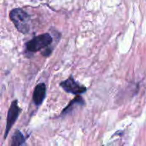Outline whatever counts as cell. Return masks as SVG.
Listing matches in <instances>:
<instances>
[{
	"mask_svg": "<svg viewBox=\"0 0 146 146\" xmlns=\"http://www.w3.org/2000/svg\"><path fill=\"white\" fill-rule=\"evenodd\" d=\"M10 19L17 29L22 34H27L29 31L30 16L21 9H14L10 11Z\"/></svg>",
	"mask_w": 146,
	"mask_h": 146,
	"instance_id": "obj_1",
	"label": "cell"
},
{
	"mask_svg": "<svg viewBox=\"0 0 146 146\" xmlns=\"http://www.w3.org/2000/svg\"><path fill=\"white\" fill-rule=\"evenodd\" d=\"M46 87L44 83L38 84L34 88L33 93V101L36 106H40L46 97Z\"/></svg>",
	"mask_w": 146,
	"mask_h": 146,
	"instance_id": "obj_5",
	"label": "cell"
},
{
	"mask_svg": "<svg viewBox=\"0 0 146 146\" xmlns=\"http://www.w3.org/2000/svg\"><path fill=\"white\" fill-rule=\"evenodd\" d=\"M24 142H25V138L23 134L19 131H16L11 138V145H21L24 143Z\"/></svg>",
	"mask_w": 146,
	"mask_h": 146,
	"instance_id": "obj_6",
	"label": "cell"
},
{
	"mask_svg": "<svg viewBox=\"0 0 146 146\" xmlns=\"http://www.w3.org/2000/svg\"><path fill=\"white\" fill-rule=\"evenodd\" d=\"M53 38L49 34H43L34 37L26 44L27 51L30 52H37L46 48L52 43Z\"/></svg>",
	"mask_w": 146,
	"mask_h": 146,
	"instance_id": "obj_2",
	"label": "cell"
},
{
	"mask_svg": "<svg viewBox=\"0 0 146 146\" xmlns=\"http://www.w3.org/2000/svg\"><path fill=\"white\" fill-rule=\"evenodd\" d=\"M20 111H21V109H20L18 106V101L17 100H14L11 103L9 109L8 111V114H7V125H6L5 133H4V139H6L7 138V135H8L10 130L12 128L14 124L15 123L16 121L18 118L19 115L20 113Z\"/></svg>",
	"mask_w": 146,
	"mask_h": 146,
	"instance_id": "obj_3",
	"label": "cell"
},
{
	"mask_svg": "<svg viewBox=\"0 0 146 146\" xmlns=\"http://www.w3.org/2000/svg\"><path fill=\"white\" fill-rule=\"evenodd\" d=\"M60 86L67 93L72 94L74 95H79L86 91V87L84 85L77 83L72 76L69 77L66 81H62L60 84Z\"/></svg>",
	"mask_w": 146,
	"mask_h": 146,
	"instance_id": "obj_4",
	"label": "cell"
},
{
	"mask_svg": "<svg viewBox=\"0 0 146 146\" xmlns=\"http://www.w3.org/2000/svg\"><path fill=\"white\" fill-rule=\"evenodd\" d=\"M76 104H80V105H81V104H84V100H83V98H81V96H76L74 99H73L72 101L69 104V105L67 106L66 108L62 111V114L68 113L70 110L72 109L73 107H74Z\"/></svg>",
	"mask_w": 146,
	"mask_h": 146,
	"instance_id": "obj_7",
	"label": "cell"
}]
</instances>
